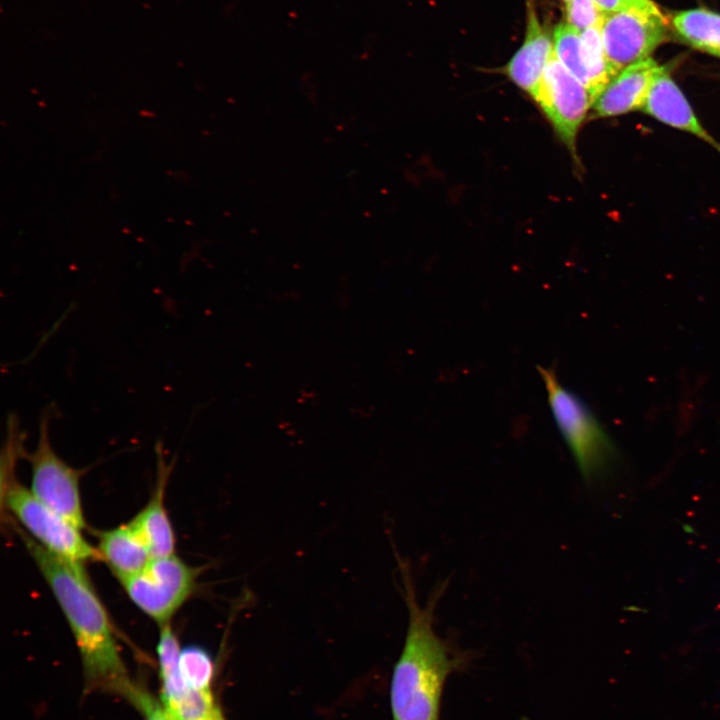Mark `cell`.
Here are the masks:
<instances>
[{
    "label": "cell",
    "mask_w": 720,
    "mask_h": 720,
    "mask_svg": "<svg viewBox=\"0 0 720 720\" xmlns=\"http://www.w3.org/2000/svg\"><path fill=\"white\" fill-rule=\"evenodd\" d=\"M23 541L71 628L80 652L85 691L117 694L140 711L149 694L131 681L107 611L83 567L53 555L31 537L24 536Z\"/></svg>",
    "instance_id": "1"
},
{
    "label": "cell",
    "mask_w": 720,
    "mask_h": 720,
    "mask_svg": "<svg viewBox=\"0 0 720 720\" xmlns=\"http://www.w3.org/2000/svg\"><path fill=\"white\" fill-rule=\"evenodd\" d=\"M399 570L408 610V628L391 679L393 720H439L444 684L448 676L466 661V656L450 647L434 628L436 605L448 583H440L422 606L417 599L411 571L402 560H399Z\"/></svg>",
    "instance_id": "2"
},
{
    "label": "cell",
    "mask_w": 720,
    "mask_h": 720,
    "mask_svg": "<svg viewBox=\"0 0 720 720\" xmlns=\"http://www.w3.org/2000/svg\"><path fill=\"white\" fill-rule=\"evenodd\" d=\"M545 384L554 421L586 482L601 477L614 464L617 452L591 409L558 380L554 369L537 366Z\"/></svg>",
    "instance_id": "3"
},
{
    "label": "cell",
    "mask_w": 720,
    "mask_h": 720,
    "mask_svg": "<svg viewBox=\"0 0 720 720\" xmlns=\"http://www.w3.org/2000/svg\"><path fill=\"white\" fill-rule=\"evenodd\" d=\"M4 499L8 510L29 536L53 555L82 567L86 562L101 560L97 548L85 539L81 529L43 504L18 482H8Z\"/></svg>",
    "instance_id": "4"
},
{
    "label": "cell",
    "mask_w": 720,
    "mask_h": 720,
    "mask_svg": "<svg viewBox=\"0 0 720 720\" xmlns=\"http://www.w3.org/2000/svg\"><path fill=\"white\" fill-rule=\"evenodd\" d=\"M200 570L175 554L152 558L135 576L121 583L130 600L160 626L193 594Z\"/></svg>",
    "instance_id": "5"
},
{
    "label": "cell",
    "mask_w": 720,
    "mask_h": 720,
    "mask_svg": "<svg viewBox=\"0 0 720 720\" xmlns=\"http://www.w3.org/2000/svg\"><path fill=\"white\" fill-rule=\"evenodd\" d=\"M55 408L44 410L35 450L27 457L31 464V493L43 504L63 516L79 529L85 527L80 495V471L60 458L49 436Z\"/></svg>",
    "instance_id": "6"
},
{
    "label": "cell",
    "mask_w": 720,
    "mask_h": 720,
    "mask_svg": "<svg viewBox=\"0 0 720 720\" xmlns=\"http://www.w3.org/2000/svg\"><path fill=\"white\" fill-rule=\"evenodd\" d=\"M534 102L577 166L579 131L593 100L585 86L555 57L548 61Z\"/></svg>",
    "instance_id": "7"
},
{
    "label": "cell",
    "mask_w": 720,
    "mask_h": 720,
    "mask_svg": "<svg viewBox=\"0 0 720 720\" xmlns=\"http://www.w3.org/2000/svg\"><path fill=\"white\" fill-rule=\"evenodd\" d=\"M665 35L666 20L655 4L608 13L601 25L604 52L615 74L649 58Z\"/></svg>",
    "instance_id": "8"
},
{
    "label": "cell",
    "mask_w": 720,
    "mask_h": 720,
    "mask_svg": "<svg viewBox=\"0 0 720 720\" xmlns=\"http://www.w3.org/2000/svg\"><path fill=\"white\" fill-rule=\"evenodd\" d=\"M525 3L527 22L523 43L500 72L534 101L554 48L540 22L535 0H525Z\"/></svg>",
    "instance_id": "9"
},
{
    "label": "cell",
    "mask_w": 720,
    "mask_h": 720,
    "mask_svg": "<svg viewBox=\"0 0 720 720\" xmlns=\"http://www.w3.org/2000/svg\"><path fill=\"white\" fill-rule=\"evenodd\" d=\"M641 111L659 122L703 140L720 152V143L701 124L665 67L661 66L656 73Z\"/></svg>",
    "instance_id": "10"
},
{
    "label": "cell",
    "mask_w": 720,
    "mask_h": 720,
    "mask_svg": "<svg viewBox=\"0 0 720 720\" xmlns=\"http://www.w3.org/2000/svg\"><path fill=\"white\" fill-rule=\"evenodd\" d=\"M660 67L649 57L619 71L595 99L591 117L610 118L641 110Z\"/></svg>",
    "instance_id": "11"
},
{
    "label": "cell",
    "mask_w": 720,
    "mask_h": 720,
    "mask_svg": "<svg viewBox=\"0 0 720 720\" xmlns=\"http://www.w3.org/2000/svg\"><path fill=\"white\" fill-rule=\"evenodd\" d=\"M158 451V481L153 496L145 507L130 521L134 526L151 558L175 554V534L164 505V489L167 480V466L162 449Z\"/></svg>",
    "instance_id": "12"
},
{
    "label": "cell",
    "mask_w": 720,
    "mask_h": 720,
    "mask_svg": "<svg viewBox=\"0 0 720 720\" xmlns=\"http://www.w3.org/2000/svg\"><path fill=\"white\" fill-rule=\"evenodd\" d=\"M97 550L121 583L141 572L152 559L131 522L103 531Z\"/></svg>",
    "instance_id": "13"
},
{
    "label": "cell",
    "mask_w": 720,
    "mask_h": 720,
    "mask_svg": "<svg viewBox=\"0 0 720 720\" xmlns=\"http://www.w3.org/2000/svg\"><path fill=\"white\" fill-rule=\"evenodd\" d=\"M180 652L178 639L170 623L160 626L157 656L161 681V705L165 712L171 710L189 689L180 671Z\"/></svg>",
    "instance_id": "14"
},
{
    "label": "cell",
    "mask_w": 720,
    "mask_h": 720,
    "mask_svg": "<svg viewBox=\"0 0 720 720\" xmlns=\"http://www.w3.org/2000/svg\"><path fill=\"white\" fill-rule=\"evenodd\" d=\"M672 24L690 46L720 57V14L702 8L680 11Z\"/></svg>",
    "instance_id": "15"
},
{
    "label": "cell",
    "mask_w": 720,
    "mask_h": 720,
    "mask_svg": "<svg viewBox=\"0 0 720 720\" xmlns=\"http://www.w3.org/2000/svg\"><path fill=\"white\" fill-rule=\"evenodd\" d=\"M553 38L554 55L557 60L588 90L590 80L581 32L567 22H561L556 26Z\"/></svg>",
    "instance_id": "16"
},
{
    "label": "cell",
    "mask_w": 720,
    "mask_h": 720,
    "mask_svg": "<svg viewBox=\"0 0 720 720\" xmlns=\"http://www.w3.org/2000/svg\"><path fill=\"white\" fill-rule=\"evenodd\" d=\"M179 666L188 687L210 690L214 676V662L206 649L195 645L184 647L180 652Z\"/></svg>",
    "instance_id": "17"
},
{
    "label": "cell",
    "mask_w": 720,
    "mask_h": 720,
    "mask_svg": "<svg viewBox=\"0 0 720 720\" xmlns=\"http://www.w3.org/2000/svg\"><path fill=\"white\" fill-rule=\"evenodd\" d=\"M564 5L566 22L580 32L601 27L606 15L594 0H571Z\"/></svg>",
    "instance_id": "18"
},
{
    "label": "cell",
    "mask_w": 720,
    "mask_h": 720,
    "mask_svg": "<svg viewBox=\"0 0 720 720\" xmlns=\"http://www.w3.org/2000/svg\"><path fill=\"white\" fill-rule=\"evenodd\" d=\"M594 2L606 14L631 8H647L654 5L651 0H594Z\"/></svg>",
    "instance_id": "19"
},
{
    "label": "cell",
    "mask_w": 720,
    "mask_h": 720,
    "mask_svg": "<svg viewBox=\"0 0 720 720\" xmlns=\"http://www.w3.org/2000/svg\"><path fill=\"white\" fill-rule=\"evenodd\" d=\"M141 712L143 713L145 720H168L162 705L154 698L150 700Z\"/></svg>",
    "instance_id": "20"
},
{
    "label": "cell",
    "mask_w": 720,
    "mask_h": 720,
    "mask_svg": "<svg viewBox=\"0 0 720 720\" xmlns=\"http://www.w3.org/2000/svg\"><path fill=\"white\" fill-rule=\"evenodd\" d=\"M571 0H563L564 4L568 3Z\"/></svg>",
    "instance_id": "21"
}]
</instances>
